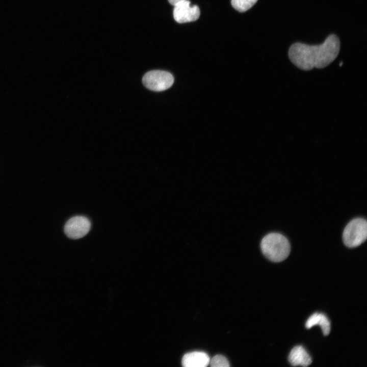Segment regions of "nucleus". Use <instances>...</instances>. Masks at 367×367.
Segmentation results:
<instances>
[{
  "label": "nucleus",
  "instance_id": "obj_6",
  "mask_svg": "<svg viewBox=\"0 0 367 367\" xmlns=\"http://www.w3.org/2000/svg\"><path fill=\"white\" fill-rule=\"evenodd\" d=\"M173 17L175 20L180 23L194 21L200 16V10L196 5L191 6L188 0L179 2L174 6Z\"/></svg>",
  "mask_w": 367,
  "mask_h": 367
},
{
  "label": "nucleus",
  "instance_id": "obj_12",
  "mask_svg": "<svg viewBox=\"0 0 367 367\" xmlns=\"http://www.w3.org/2000/svg\"><path fill=\"white\" fill-rule=\"evenodd\" d=\"M186 1V0H168V2L170 4L174 6L176 4H177L179 2H182V1Z\"/></svg>",
  "mask_w": 367,
  "mask_h": 367
},
{
  "label": "nucleus",
  "instance_id": "obj_9",
  "mask_svg": "<svg viewBox=\"0 0 367 367\" xmlns=\"http://www.w3.org/2000/svg\"><path fill=\"white\" fill-rule=\"evenodd\" d=\"M317 325L320 326L325 336L329 334L331 329L330 322L325 314L321 313L312 314L306 321L305 327L307 329H310Z\"/></svg>",
  "mask_w": 367,
  "mask_h": 367
},
{
  "label": "nucleus",
  "instance_id": "obj_2",
  "mask_svg": "<svg viewBox=\"0 0 367 367\" xmlns=\"http://www.w3.org/2000/svg\"><path fill=\"white\" fill-rule=\"evenodd\" d=\"M260 248L264 255L274 262L284 260L291 250L288 240L282 234L276 232L265 235L261 241Z\"/></svg>",
  "mask_w": 367,
  "mask_h": 367
},
{
  "label": "nucleus",
  "instance_id": "obj_13",
  "mask_svg": "<svg viewBox=\"0 0 367 367\" xmlns=\"http://www.w3.org/2000/svg\"><path fill=\"white\" fill-rule=\"evenodd\" d=\"M343 64V62H342L340 63L339 66H341Z\"/></svg>",
  "mask_w": 367,
  "mask_h": 367
},
{
  "label": "nucleus",
  "instance_id": "obj_4",
  "mask_svg": "<svg viewBox=\"0 0 367 367\" xmlns=\"http://www.w3.org/2000/svg\"><path fill=\"white\" fill-rule=\"evenodd\" d=\"M143 85L148 89L160 92L170 88L174 82V77L171 73L163 70L150 71L143 76Z\"/></svg>",
  "mask_w": 367,
  "mask_h": 367
},
{
  "label": "nucleus",
  "instance_id": "obj_7",
  "mask_svg": "<svg viewBox=\"0 0 367 367\" xmlns=\"http://www.w3.org/2000/svg\"><path fill=\"white\" fill-rule=\"evenodd\" d=\"M210 358L204 352L194 351L185 354L181 363L185 367H205L209 365Z\"/></svg>",
  "mask_w": 367,
  "mask_h": 367
},
{
  "label": "nucleus",
  "instance_id": "obj_11",
  "mask_svg": "<svg viewBox=\"0 0 367 367\" xmlns=\"http://www.w3.org/2000/svg\"><path fill=\"white\" fill-rule=\"evenodd\" d=\"M209 365L212 367H228L229 363L227 358L223 355H217L210 359Z\"/></svg>",
  "mask_w": 367,
  "mask_h": 367
},
{
  "label": "nucleus",
  "instance_id": "obj_1",
  "mask_svg": "<svg viewBox=\"0 0 367 367\" xmlns=\"http://www.w3.org/2000/svg\"><path fill=\"white\" fill-rule=\"evenodd\" d=\"M339 49V39L335 35L332 34L320 45L293 44L289 49V56L297 67L308 71L313 68H323L327 66L336 59Z\"/></svg>",
  "mask_w": 367,
  "mask_h": 367
},
{
  "label": "nucleus",
  "instance_id": "obj_10",
  "mask_svg": "<svg viewBox=\"0 0 367 367\" xmlns=\"http://www.w3.org/2000/svg\"><path fill=\"white\" fill-rule=\"evenodd\" d=\"M257 1V0H231V3L235 10L243 12L250 9Z\"/></svg>",
  "mask_w": 367,
  "mask_h": 367
},
{
  "label": "nucleus",
  "instance_id": "obj_8",
  "mask_svg": "<svg viewBox=\"0 0 367 367\" xmlns=\"http://www.w3.org/2000/svg\"><path fill=\"white\" fill-rule=\"evenodd\" d=\"M290 364L294 366H307L311 362V358L305 349L301 346H296L292 349L288 358Z\"/></svg>",
  "mask_w": 367,
  "mask_h": 367
},
{
  "label": "nucleus",
  "instance_id": "obj_3",
  "mask_svg": "<svg viewBox=\"0 0 367 367\" xmlns=\"http://www.w3.org/2000/svg\"><path fill=\"white\" fill-rule=\"evenodd\" d=\"M366 221L361 218L351 220L346 225L343 231L344 243L349 248L359 246L366 241Z\"/></svg>",
  "mask_w": 367,
  "mask_h": 367
},
{
  "label": "nucleus",
  "instance_id": "obj_5",
  "mask_svg": "<svg viewBox=\"0 0 367 367\" xmlns=\"http://www.w3.org/2000/svg\"><path fill=\"white\" fill-rule=\"evenodd\" d=\"M91 223L89 220L81 216L70 218L65 224L64 231L66 235L72 239H78L90 230Z\"/></svg>",
  "mask_w": 367,
  "mask_h": 367
}]
</instances>
